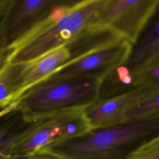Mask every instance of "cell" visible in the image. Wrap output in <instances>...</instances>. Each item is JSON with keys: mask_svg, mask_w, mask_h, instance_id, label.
Wrapping results in <instances>:
<instances>
[{"mask_svg": "<svg viewBox=\"0 0 159 159\" xmlns=\"http://www.w3.org/2000/svg\"><path fill=\"white\" fill-rule=\"evenodd\" d=\"M14 159H62L57 157H55L51 155L46 154V153H42L40 152H37L32 155L20 158H14Z\"/></svg>", "mask_w": 159, "mask_h": 159, "instance_id": "2e32d148", "label": "cell"}, {"mask_svg": "<svg viewBox=\"0 0 159 159\" xmlns=\"http://www.w3.org/2000/svg\"><path fill=\"white\" fill-rule=\"evenodd\" d=\"M91 129L83 109L53 114L33 122L12 146L10 159L32 155L50 143L81 135Z\"/></svg>", "mask_w": 159, "mask_h": 159, "instance_id": "277c9868", "label": "cell"}, {"mask_svg": "<svg viewBox=\"0 0 159 159\" xmlns=\"http://www.w3.org/2000/svg\"><path fill=\"white\" fill-rule=\"evenodd\" d=\"M159 91L154 87H140L122 94L104 99H98L83 109L92 129L105 128L126 121V112L145 98Z\"/></svg>", "mask_w": 159, "mask_h": 159, "instance_id": "ba28073f", "label": "cell"}, {"mask_svg": "<svg viewBox=\"0 0 159 159\" xmlns=\"http://www.w3.org/2000/svg\"><path fill=\"white\" fill-rule=\"evenodd\" d=\"M125 159H159V136L135 150Z\"/></svg>", "mask_w": 159, "mask_h": 159, "instance_id": "9a60e30c", "label": "cell"}, {"mask_svg": "<svg viewBox=\"0 0 159 159\" xmlns=\"http://www.w3.org/2000/svg\"><path fill=\"white\" fill-rule=\"evenodd\" d=\"M16 101L14 66L4 63L0 68V110Z\"/></svg>", "mask_w": 159, "mask_h": 159, "instance_id": "4fadbf2b", "label": "cell"}, {"mask_svg": "<svg viewBox=\"0 0 159 159\" xmlns=\"http://www.w3.org/2000/svg\"><path fill=\"white\" fill-rule=\"evenodd\" d=\"M159 6V0H104L99 23L132 45Z\"/></svg>", "mask_w": 159, "mask_h": 159, "instance_id": "8992f818", "label": "cell"}, {"mask_svg": "<svg viewBox=\"0 0 159 159\" xmlns=\"http://www.w3.org/2000/svg\"><path fill=\"white\" fill-rule=\"evenodd\" d=\"M71 60L70 48L66 44L29 62L13 64L17 99L19 100L25 93L47 80Z\"/></svg>", "mask_w": 159, "mask_h": 159, "instance_id": "9c48e42d", "label": "cell"}, {"mask_svg": "<svg viewBox=\"0 0 159 159\" xmlns=\"http://www.w3.org/2000/svg\"><path fill=\"white\" fill-rule=\"evenodd\" d=\"M9 50L0 43V68L4 65Z\"/></svg>", "mask_w": 159, "mask_h": 159, "instance_id": "ac0fdd59", "label": "cell"}, {"mask_svg": "<svg viewBox=\"0 0 159 159\" xmlns=\"http://www.w3.org/2000/svg\"><path fill=\"white\" fill-rule=\"evenodd\" d=\"M101 80L88 76L49 78L25 93L17 109L27 122L84 109L99 99Z\"/></svg>", "mask_w": 159, "mask_h": 159, "instance_id": "3957f363", "label": "cell"}, {"mask_svg": "<svg viewBox=\"0 0 159 159\" xmlns=\"http://www.w3.org/2000/svg\"><path fill=\"white\" fill-rule=\"evenodd\" d=\"M104 1L63 0L48 19L9 49L5 63L29 62L67 44L99 24Z\"/></svg>", "mask_w": 159, "mask_h": 159, "instance_id": "7a4b0ae2", "label": "cell"}, {"mask_svg": "<svg viewBox=\"0 0 159 159\" xmlns=\"http://www.w3.org/2000/svg\"><path fill=\"white\" fill-rule=\"evenodd\" d=\"M63 0H9L0 19V43L8 50L43 23Z\"/></svg>", "mask_w": 159, "mask_h": 159, "instance_id": "5b68a950", "label": "cell"}, {"mask_svg": "<svg viewBox=\"0 0 159 159\" xmlns=\"http://www.w3.org/2000/svg\"><path fill=\"white\" fill-rule=\"evenodd\" d=\"M107 84L115 96L140 87L159 88V59L129 75L119 76L111 73L108 76Z\"/></svg>", "mask_w": 159, "mask_h": 159, "instance_id": "8fae6325", "label": "cell"}, {"mask_svg": "<svg viewBox=\"0 0 159 159\" xmlns=\"http://www.w3.org/2000/svg\"><path fill=\"white\" fill-rule=\"evenodd\" d=\"M33 122L26 121L17 109L0 118V159H10L12 146Z\"/></svg>", "mask_w": 159, "mask_h": 159, "instance_id": "7c38bea8", "label": "cell"}, {"mask_svg": "<svg viewBox=\"0 0 159 159\" xmlns=\"http://www.w3.org/2000/svg\"><path fill=\"white\" fill-rule=\"evenodd\" d=\"M159 114V91L145 98L125 114V120L152 116Z\"/></svg>", "mask_w": 159, "mask_h": 159, "instance_id": "5bb4252c", "label": "cell"}, {"mask_svg": "<svg viewBox=\"0 0 159 159\" xmlns=\"http://www.w3.org/2000/svg\"><path fill=\"white\" fill-rule=\"evenodd\" d=\"M132 47L128 40L119 39L69 62L49 78L81 76L102 80L125 63Z\"/></svg>", "mask_w": 159, "mask_h": 159, "instance_id": "52a82bcc", "label": "cell"}, {"mask_svg": "<svg viewBox=\"0 0 159 159\" xmlns=\"http://www.w3.org/2000/svg\"><path fill=\"white\" fill-rule=\"evenodd\" d=\"M18 103H19V100L14 102L13 103H12L7 107L0 110V118L6 116L7 114H8L11 113V112H12L13 111L16 110L17 107Z\"/></svg>", "mask_w": 159, "mask_h": 159, "instance_id": "e0dca14e", "label": "cell"}, {"mask_svg": "<svg viewBox=\"0 0 159 159\" xmlns=\"http://www.w3.org/2000/svg\"><path fill=\"white\" fill-rule=\"evenodd\" d=\"M159 59V6L136 42L125 63L114 70L119 76L130 75Z\"/></svg>", "mask_w": 159, "mask_h": 159, "instance_id": "30bf717a", "label": "cell"}, {"mask_svg": "<svg viewBox=\"0 0 159 159\" xmlns=\"http://www.w3.org/2000/svg\"><path fill=\"white\" fill-rule=\"evenodd\" d=\"M159 136V114L92 129L50 143L39 152L62 159H125Z\"/></svg>", "mask_w": 159, "mask_h": 159, "instance_id": "6da1fadb", "label": "cell"}, {"mask_svg": "<svg viewBox=\"0 0 159 159\" xmlns=\"http://www.w3.org/2000/svg\"><path fill=\"white\" fill-rule=\"evenodd\" d=\"M9 0H0V19L6 11Z\"/></svg>", "mask_w": 159, "mask_h": 159, "instance_id": "d6986e66", "label": "cell"}]
</instances>
